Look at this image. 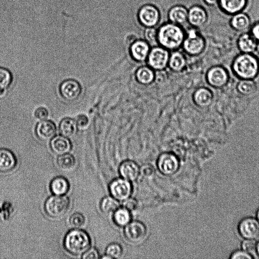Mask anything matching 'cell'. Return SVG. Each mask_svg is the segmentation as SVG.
Returning a JSON list of instances; mask_svg holds the SVG:
<instances>
[{"mask_svg": "<svg viewBox=\"0 0 259 259\" xmlns=\"http://www.w3.org/2000/svg\"><path fill=\"white\" fill-rule=\"evenodd\" d=\"M91 240L89 234L79 229H74L68 232L64 240L66 250L72 254H82L91 247Z\"/></svg>", "mask_w": 259, "mask_h": 259, "instance_id": "cell-1", "label": "cell"}, {"mask_svg": "<svg viewBox=\"0 0 259 259\" xmlns=\"http://www.w3.org/2000/svg\"><path fill=\"white\" fill-rule=\"evenodd\" d=\"M184 38L183 30L173 23L162 25L157 31V39L165 47L174 49L179 47Z\"/></svg>", "mask_w": 259, "mask_h": 259, "instance_id": "cell-2", "label": "cell"}, {"mask_svg": "<svg viewBox=\"0 0 259 259\" xmlns=\"http://www.w3.org/2000/svg\"><path fill=\"white\" fill-rule=\"evenodd\" d=\"M233 69L237 75L241 78H252L258 72V62L254 57L249 54H242L235 60Z\"/></svg>", "mask_w": 259, "mask_h": 259, "instance_id": "cell-3", "label": "cell"}, {"mask_svg": "<svg viewBox=\"0 0 259 259\" xmlns=\"http://www.w3.org/2000/svg\"><path fill=\"white\" fill-rule=\"evenodd\" d=\"M70 200L66 196L54 195L47 199L45 203V210L48 215L52 218L63 216L68 211Z\"/></svg>", "mask_w": 259, "mask_h": 259, "instance_id": "cell-4", "label": "cell"}, {"mask_svg": "<svg viewBox=\"0 0 259 259\" xmlns=\"http://www.w3.org/2000/svg\"><path fill=\"white\" fill-rule=\"evenodd\" d=\"M147 234V226L140 221H131L124 227L123 236L127 242L132 244L142 242L146 239Z\"/></svg>", "mask_w": 259, "mask_h": 259, "instance_id": "cell-5", "label": "cell"}, {"mask_svg": "<svg viewBox=\"0 0 259 259\" xmlns=\"http://www.w3.org/2000/svg\"><path fill=\"white\" fill-rule=\"evenodd\" d=\"M111 195L119 201H123L131 196L133 187L131 181L121 177L113 179L109 184Z\"/></svg>", "mask_w": 259, "mask_h": 259, "instance_id": "cell-6", "label": "cell"}, {"mask_svg": "<svg viewBox=\"0 0 259 259\" xmlns=\"http://www.w3.org/2000/svg\"><path fill=\"white\" fill-rule=\"evenodd\" d=\"M82 91L80 83L74 79L63 81L59 87L61 97L68 102H73L79 98Z\"/></svg>", "mask_w": 259, "mask_h": 259, "instance_id": "cell-7", "label": "cell"}, {"mask_svg": "<svg viewBox=\"0 0 259 259\" xmlns=\"http://www.w3.org/2000/svg\"><path fill=\"white\" fill-rule=\"evenodd\" d=\"M180 163L173 154L164 153L160 155L157 160V167L163 175L169 176L176 173L179 169Z\"/></svg>", "mask_w": 259, "mask_h": 259, "instance_id": "cell-8", "label": "cell"}, {"mask_svg": "<svg viewBox=\"0 0 259 259\" xmlns=\"http://www.w3.org/2000/svg\"><path fill=\"white\" fill-rule=\"evenodd\" d=\"M238 230L244 239L255 240L259 237V222L252 217L244 218L239 222Z\"/></svg>", "mask_w": 259, "mask_h": 259, "instance_id": "cell-9", "label": "cell"}, {"mask_svg": "<svg viewBox=\"0 0 259 259\" xmlns=\"http://www.w3.org/2000/svg\"><path fill=\"white\" fill-rule=\"evenodd\" d=\"M138 18L142 25L146 27H152L158 23L160 14L155 7L146 5L140 9Z\"/></svg>", "mask_w": 259, "mask_h": 259, "instance_id": "cell-10", "label": "cell"}, {"mask_svg": "<svg viewBox=\"0 0 259 259\" xmlns=\"http://www.w3.org/2000/svg\"><path fill=\"white\" fill-rule=\"evenodd\" d=\"M184 46L189 53L197 54L203 49L204 40L196 30L191 29L188 32V36L184 41Z\"/></svg>", "mask_w": 259, "mask_h": 259, "instance_id": "cell-11", "label": "cell"}, {"mask_svg": "<svg viewBox=\"0 0 259 259\" xmlns=\"http://www.w3.org/2000/svg\"><path fill=\"white\" fill-rule=\"evenodd\" d=\"M56 125L52 120H41L35 126V134L42 141H51L56 136Z\"/></svg>", "mask_w": 259, "mask_h": 259, "instance_id": "cell-12", "label": "cell"}, {"mask_svg": "<svg viewBox=\"0 0 259 259\" xmlns=\"http://www.w3.org/2000/svg\"><path fill=\"white\" fill-rule=\"evenodd\" d=\"M140 167L134 161L126 160L119 165L118 171L121 177L130 181L136 180L140 175Z\"/></svg>", "mask_w": 259, "mask_h": 259, "instance_id": "cell-13", "label": "cell"}, {"mask_svg": "<svg viewBox=\"0 0 259 259\" xmlns=\"http://www.w3.org/2000/svg\"><path fill=\"white\" fill-rule=\"evenodd\" d=\"M50 147L54 153L60 155L68 153L71 150L72 144L68 138L61 135L51 139Z\"/></svg>", "mask_w": 259, "mask_h": 259, "instance_id": "cell-14", "label": "cell"}, {"mask_svg": "<svg viewBox=\"0 0 259 259\" xmlns=\"http://www.w3.org/2000/svg\"><path fill=\"white\" fill-rule=\"evenodd\" d=\"M207 16L205 10L200 6H194L188 11V20L195 27H200L206 22Z\"/></svg>", "mask_w": 259, "mask_h": 259, "instance_id": "cell-15", "label": "cell"}, {"mask_svg": "<svg viewBox=\"0 0 259 259\" xmlns=\"http://www.w3.org/2000/svg\"><path fill=\"white\" fill-rule=\"evenodd\" d=\"M17 164L14 153L9 149H0V172L7 173L12 170Z\"/></svg>", "mask_w": 259, "mask_h": 259, "instance_id": "cell-16", "label": "cell"}, {"mask_svg": "<svg viewBox=\"0 0 259 259\" xmlns=\"http://www.w3.org/2000/svg\"><path fill=\"white\" fill-rule=\"evenodd\" d=\"M207 79L211 85L220 87L227 82L228 75L224 68L221 67H215L208 71Z\"/></svg>", "mask_w": 259, "mask_h": 259, "instance_id": "cell-17", "label": "cell"}, {"mask_svg": "<svg viewBox=\"0 0 259 259\" xmlns=\"http://www.w3.org/2000/svg\"><path fill=\"white\" fill-rule=\"evenodd\" d=\"M168 59V53L165 50L156 48L153 49L149 56V62L152 66L160 69L164 67Z\"/></svg>", "mask_w": 259, "mask_h": 259, "instance_id": "cell-18", "label": "cell"}, {"mask_svg": "<svg viewBox=\"0 0 259 259\" xmlns=\"http://www.w3.org/2000/svg\"><path fill=\"white\" fill-rule=\"evenodd\" d=\"M188 12L182 6H176L171 8L168 13L170 21L176 24H183L188 20Z\"/></svg>", "mask_w": 259, "mask_h": 259, "instance_id": "cell-19", "label": "cell"}, {"mask_svg": "<svg viewBox=\"0 0 259 259\" xmlns=\"http://www.w3.org/2000/svg\"><path fill=\"white\" fill-rule=\"evenodd\" d=\"M219 3L224 11L229 14H235L245 8L247 0H219Z\"/></svg>", "mask_w": 259, "mask_h": 259, "instance_id": "cell-20", "label": "cell"}, {"mask_svg": "<svg viewBox=\"0 0 259 259\" xmlns=\"http://www.w3.org/2000/svg\"><path fill=\"white\" fill-rule=\"evenodd\" d=\"M131 211L123 206L119 207L112 214V220L115 225L124 227L132 221Z\"/></svg>", "mask_w": 259, "mask_h": 259, "instance_id": "cell-21", "label": "cell"}, {"mask_svg": "<svg viewBox=\"0 0 259 259\" xmlns=\"http://www.w3.org/2000/svg\"><path fill=\"white\" fill-rule=\"evenodd\" d=\"M77 128L75 120L70 117L63 118L59 125L60 134L67 138L74 136L76 133Z\"/></svg>", "mask_w": 259, "mask_h": 259, "instance_id": "cell-22", "label": "cell"}, {"mask_svg": "<svg viewBox=\"0 0 259 259\" xmlns=\"http://www.w3.org/2000/svg\"><path fill=\"white\" fill-rule=\"evenodd\" d=\"M70 185L67 180L63 177L55 178L51 182L50 189L56 195H63L67 193Z\"/></svg>", "mask_w": 259, "mask_h": 259, "instance_id": "cell-23", "label": "cell"}, {"mask_svg": "<svg viewBox=\"0 0 259 259\" xmlns=\"http://www.w3.org/2000/svg\"><path fill=\"white\" fill-rule=\"evenodd\" d=\"M250 20L249 17L243 13L235 14L231 21L232 27L237 31H244L250 26Z\"/></svg>", "mask_w": 259, "mask_h": 259, "instance_id": "cell-24", "label": "cell"}, {"mask_svg": "<svg viewBox=\"0 0 259 259\" xmlns=\"http://www.w3.org/2000/svg\"><path fill=\"white\" fill-rule=\"evenodd\" d=\"M238 45L239 49L245 53L252 52L256 47V40L248 33H244L239 37Z\"/></svg>", "mask_w": 259, "mask_h": 259, "instance_id": "cell-25", "label": "cell"}, {"mask_svg": "<svg viewBox=\"0 0 259 259\" xmlns=\"http://www.w3.org/2000/svg\"><path fill=\"white\" fill-rule=\"evenodd\" d=\"M13 81L12 73L7 68L0 67V97H3Z\"/></svg>", "mask_w": 259, "mask_h": 259, "instance_id": "cell-26", "label": "cell"}, {"mask_svg": "<svg viewBox=\"0 0 259 259\" xmlns=\"http://www.w3.org/2000/svg\"><path fill=\"white\" fill-rule=\"evenodd\" d=\"M100 207L101 211L105 214H113L120 207V203L119 200L111 195L107 196L101 200Z\"/></svg>", "mask_w": 259, "mask_h": 259, "instance_id": "cell-27", "label": "cell"}, {"mask_svg": "<svg viewBox=\"0 0 259 259\" xmlns=\"http://www.w3.org/2000/svg\"><path fill=\"white\" fill-rule=\"evenodd\" d=\"M75 163L74 156L68 153L60 155L57 160V164L59 168L66 171L73 169L75 167Z\"/></svg>", "mask_w": 259, "mask_h": 259, "instance_id": "cell-28", "label": "cell"}, {"mask_svg": "<svg viewBox=\"0 0 259 259\" xmlns=\"http://www.w3.org/2000/svg\"><path fill=\"white\" fill-rule=\"evenodd\" d=\"M132 53L137 60H144L149 50L148 44L143 40H137L132 46Z\"/></svg>", "mask_w": 259, "mask_h": 259, "instance_id": "cell-29", "label": "cell"}, {"mask_svg": "<svg viewBox=\"0 0 259 259\" xmlns=\"http://www.w3.org/2000/svg\"><path fill=\"white\" fill-rule=\"evenodd\" d=\"M212 95L207 89H200L195 94V99L197 103L202 106L209 105L212 101Z\"/></svg>", "mask_w": 259, "mask_h": 259, "instance_id": "cell-30", "label": "cell"}, {"mask_svg": "<svg viewBox=\"0 0 259 259\" xmlns=\"http://www.w3.org/2000/svg\"><path fill=\"white\" fill-rule=\"evenodd\" d=\"M238 89L243 95L249 96L253 94L256 92L257 87L253 81L244 80L239 83Z\"/></svg>", "mask_w": 259, "mask_h": 259, "instance_id": "cell-31", "label": "cell"}, {"mask_svg": "<svg viewBox=\"0 0 259 259\" xmlns=\"http://www.w3.org/2000/svg\"><path fill=\"white\" fill-rule=\"evenodd\" d=\"M123 253L122 246L117 242L109 244L106 248V254L111 258L120 257Z\"/></svg>", "mask_w": 259, "mask_h": 259, "instance_id": "cell-32", "label": "cell"}, {"mask_svg": "<svg viewBox=\"0 0 259 259\" xmlns=\"http://www.w3.org/2000/svg\"><path fill=\"white\" fill-rule=\"evenodd\" d=\"M71 226L74 229H79L83 227L85 223L84 215L79 212L74 213L69 219Z\"/></svg>", "mask_w": 259, "mask_h": 259, "instance_id": "cell-33", "label": "cell"}, {"mask_svg": "<svg viewBox=\"0 0 259 259\" xmlns=\"http://www.w3.org/2000/svg\"><path fill=\"white\" fill-rule=\"evenodd\" d=\"M137 77L142 83H147L151 82L153 79L152 72L147 68H140L137 72Z\"/></svg>", "mask_w": 259, "mask_h": 259, "instance_id": "cell-34", "label": "cell"}, {"mask_svg": "<svg viewBox=\"0 0 259 259\" xmlns=\"http://www.w3.org/2000/svg\"><path fill=\"white\" fill-rule=\"evenodd\" d=\"M185 63L183 56L179 53H175L172 55L170 65L174 69L180 70Z\"/></svg>", "mask_w": 259, "mask_h": 259, "instance_id": "cell-35", "label": "cell"}, {"mask_svg": "<svg viewBox=\"0 0 259 259\" xmlns=\"http://www.w3.org/2000/svg\"><path fill=\"white\" fill-rule=\"evenodd\" d=\"M257 243L253 239H246L244 240L241 244L242 249L252 255L256 253Z\"/></svg>", "mask_w": 259, "mask_h": 259, "instance_id": "cell-36", "label": "cell"}, {"mask_svg": "<svg viewBox=\"0 0 259 259\" xmlns=\"http://www.w3.org/2000/svg\"><path fill=\"white\" fill-rule=\"evenodd\" d=\"M140 174L144 177L150 178L155 175V169L152 165L146 163L140 167Z\"/></svg>", "mask_w": 259, "mask_h": 259, "instance_id": "cell-37", "label": "cell"}, {"mask_svg": "<svg viewBox=\"0 0 259 259\" xmlns=\"http://www.w3.org/2000/svg\"><path fill=\"white\" fill-rule=\"evenodd\" d=\"M138 206L137 200L131 196L122 201V206L130 211L136 210Z\"/></svg>", "mask_w": 259, "mask_h": 259, "instance_id": "cell-38", "label": "cell"}, {"mask_svg": "<svg viewBox=\"0 0 259 259\" xmlns=\"http://www.w3.org/2000/svg\"><path fill=\"white\" fill-rule=\"evenodd\" d=\"M49 115L48 110L44 107H39L36 108L34 112L35 118L39 121L47 119Z\"/></svg>", "mask_w": 259, "mask_h": 259, "instance_id": "cell-39", "label": "cell"}, {"mask_svg": "<svg viewBox=\"0 0 259 259\" xmlns=\"http://www.w3.org/2000/svg\"><path fill=\"white\" fill-rule=\"evenodd\" d=\"M253 257L250 254L243 249L234 251L230 257L231 259H251Z\"/></svg>", "mask_w": 259, "mask_h": 259, "instance_id": "cell-40", "label": "cell"}, {"mask_svg": "<svg viewBox=\"0 0 259 259\" xmlns=\"http://www.w3.org/2000/svg\"><path fill=\"white\" fill-rule=\"evenodd\" d=\"M145 37L150 42H154L157 39V31L153 27H147L145 31Z\"/></svg>", "mask_w": 259, "mask_h": 259, "instance_id": "cell-41", "label": "cell"}, {"mask_svg": "<svg viewBox=\"0 0 259 259\" xmlns=\"http://www.w3.org/2000/svg\"><path fill=\"white\" fill-rule=\"evenodd\" d=\"M77 127L80 129H84L87 127L89 123V120L87 116L81 114L78 115L75 119Z\"/></svg>", "mask_w": 259, "mask_h": 259, "instance_id": "cell-42", "label": "cell"}, {"mask_svg": "<svg viewBox=\"0 0 259 259\" xmlns=\"http://www.w3.org/2000/svg\"><path fill=\"white\" fill-rule=\"evenodd\" d=\"M99 257L98 250L94 248H89L84 253L82 254V258L83 259H96Z\"/></svg>", "mask_w": 259, "mask_h": 259, "instance_id": "cell-43", "label": "cell"}, {"mask_svg": "<svg viewBox=\"0 0 259 259\" xmlns=\"http://www.w3.org/2000/svg\"><path fill=\"white\" fill-rule=\"evenodd\" d=\"M251 35L256 40L259 41V22L256 23L251 28Z\"/></svg>", "mask_w": 259, "mask_h": 259, "instance_id": "cell-44", "label": "cell"}, {"mask_svg": "<svg viewBox=\"0 0 259 259\" xmlns=\"http://www.w3.org/2000/svg\"><path fill=\"white\" fill-rule=\"evenodd\" d=\"M204 1L207 4H209V5H213L218 1V0H204Z\"/></svg>", "mask_w": 259, "mask_h": 259, "instance_id": "cell-45", "label": "cell"}, {"mask_svg": "<svg viewBox=\"0 0 259 259\" xmlns=\"http://www.w3.org/2000/svg\"><path fill=\"white\" fill-rule=\"evenodd\" d=\"M256 253L259 256V241L256 244Z\"/></svg>", "mask_w": 259, "mask_h": 259, "instance_id": "cell-46", "label": "cell"}, {"mask_svg": "<svg viewBox=\"0 0 259 259\" xmlns=\"http://www.w3.org/2000/svg\"><path fill=\"white\" fill-rule=\"evenodd\" d=\"M256 218H257V220L259 222V208L258 209V210H257V212H256Z\"/></svg>", "mask_w": 259, "mask_h": 259, "instance_id": "cell-47", "label": "cell"}]
</instances>
